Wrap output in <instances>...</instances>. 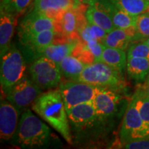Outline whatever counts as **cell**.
I'll return each instance as SVG.
<instances>
[{"mask_svg": "<svg viewBox=\"0 0 149 149\" xmlns=\"http://www.w3.org/2000/svg\"><path fill=\"white\" fill-rule=\"evenodd\" d=\"M85 44L94 55L95 61H102V53H103L105 46L102 43L97 40L89 41V42H85Z\"/></svg>", "mask_w": 149, "mask_h": 149, "instance_id": "f1b7e54d", "label": "cell"}, {"mask_svg": "<svg viewBox=\"0 0 149 149\" xmlns=\"http://www.w3.org/2000/svg\"><path fill=\"white\" fill-rule=\"evenodd\" d=\"M79 14L77 8H70L61 13L56 22V35L70 36L77 32Z\"/></svg>", "mask_w": 149, "mask_h": 149, "instance_id": "ac0fdd59", "label": "cell"}, {"mask_svg": "<svg viewBox=\"0 0 149 149\" xmlns=\"http://www.w3.org/2000/svg\"><path fill=\"white\" fill-rule=\"evenodd\" d=\"M143 88H144V90L146 91V92L147 93L149 97V81H146L144 84V85L143 86Z\"/></svg>", "mask_w": 149, "mask_h": 149, "instance_id": "1f68e13d", "label": "cell"}, {"mask_svg": "<svg viewBox=\"0 0 149 149\" xmlns=\"http://www.w3.org/2000/svg\"><path fill=\"white\" fill-rule=\"evenodd\" d=\"M31 0H11L8 5L5 6L13 13H22L29 5ZM3 5V4H2Z\"/></svg>", "mask_w": 149, "mask_h": 149, "instance_id": "f546056e", "label": "cell"}, {"mask_svg": "<svg viewBox=\"0 0 149 149\" xmlns=\"http://www.w3.org/2000/svg\"><path fill=\"white\" fill-rule=\"evenodd\" d=\"M146 81H149V74H148V77H147V79H146Z\"/></svg>", "mask_w": 149, "mask_h": 149, "instance_id": "8d00e7d4", "label": "cell"}, {"mask_svg": "<svg viewBox=\"0 0 149 149\" xmlns=\"http://www.w3.org/2000/svg\"><path fill=\"white\" fill-rule=\"evenodd\" d=\"M71 55L77 57L86 65L91 64L95 62L94 55H93L90 49L83 41H81V42L79 41V42H77Z\"/></svg>", "mask_w": 149, "mask_h": 149, "instance_id": "484cf974", "label": "cell"}, {"mask_svg": "<svg viewBox=\"0 0 149 149\" xmlns=\"http://www.w3.org/2000/svg\"><path fill=\"white\" fill-rule=\"evenodd\" d=\"M29 70L33 81L42 89L53 88L61 81L62 74L58 65L44 56L36 59Z\"/></svg>", "mask_w": 149, "mask_h": 149, "instance_id": "8992f818", "label": "cell"}, {"mask_svg": "<svg viewBox=\"0 0 149 149\" xmlns=\"http://www.w3.org/2000/svg\"><path fill=\"white\" fill-rule=\"evenodd\" d=\"M16 18L15 14L5 6L0 9V55L2 56L11 46L15 31Z\"/></svg>", "mask_w": 149, "mask_h": 149, "instance_id": "4fadbf2b", "label": "cell"}, {"mask_svg": "<svg viewBox=\"0 0 149 149\" xmlns=\"http://www.w3.org/2000/svg\"><path fill=\"white\" fill-rule=\"evenodd\" d=\"M120 136L122 143L149 138V124L142 120L132 100L123 119Z\"/></svg>", "mask_w": 149, "mask_h": 149, "instance_id": "5b68a950", "label": "cell"}, {"mask_svg": "<svg viewBox=\"0 0 149 149\" xmlns=\"http://www.w3.org/2000/svg\"><path fill=\"white\" fill-rule=\"evenodd\" d=\"M148 13H149V10H148Z\"/></svg>", "mask_w": 149, "mask_h": 149, "instance_id": "74e56055", "label": "cell"}, {"mask_svg": "<svg viewBox=\"0 0 149 149\" xmlns=\"http://www.w3.org/2000/svg\"><path fill=\"white\" fill-rule=\"evenodd\" d=\"M95 1H97V0H81V2L84 3H87V4H90L91 3H92Z\"/></svg>", "mask_w": 149, "mask_h": 149, "instance_id": "836d02e7", "label": "cell"}, {"mask_svg": "<svg viewBox=\"0 0 149 149\" xmlns=\"http://www.w3.org/2000/svg\"><path fill=\"white\" fill-rule=\"evenodd\" d=\"M77 33L81 38V40L84 42H87L91 40H97L102 44L107 34V33L103 29L95 24L89 23L88 20L80 24L77 29Z\"/></svg>", "mask_w": 149, "mask_h": 149, "instance_id": "603a6c76", "label": "cell"}, {"mask_svg": "<svg viewBox=\"0 0 149 149\" xmlns=\"http://www.w3.org/2000/svg\"><path fill=\"white\" fill-rule=\"evenodd\" d=\"M86 17L89 23L101 27L107 33L115 29L113 20L101 0H97L88 5Z\"/></svg>", "mask_w": 149, "mask_h": 149, "instance_id": "9a60e30c", "label": "cell"}, {"mask_svg": "<svg viewBox=\"0 0 149 149\" xmlns=\"http://www.w3.org/2000/svg\"><path fill=\"white\" fill-rule=\"evenodd\" d=\"M75 8L72 0H34L33 10L55 20L61 13Z\"/></svg>", "mask_w": 149, "mask_h": 149, "instance_id": "e0dca14e", "label": "cell"}, {"mask_svg": "<svg viewBox=\"0 0 149 149\" xmlns=\"http://www.w3.org/2000/svg\"><path fill=\"white\" fill-rule=\"evenodd\" d=\"M122 146L128 149H149V138L122 143Z\"/></svg>", "mask_w": 149, "mask_h": 149, "instance_id": "4dcf8cb0", "label": "cell"}, {"mask_svg": "<svg viewBox=\"0 0 149 149\" xmlns=\"http://www.w3.org/2000/svg\"><path fill=\"white\" fill-rule=\"evenodd\" d=\"M26 62L19 50L11 45L9 49L1 56V88L6 93L13 86L24 77Z\"/></svg>", "mask_w": 149, "mask_h": 149, "instance_id": "3957f363", "label": "cell"}, {"mask_svg": "<svg viewBox=\"0 0 149 149\" xmlns=\"http://www.w3.org/2000/svg\"><path fill=\"white\" fill-rule=\"evenodd\" d=\"M101 1L111 15L115 29H126L136 26L137 16L132 15L118 8L110 0H101Z\"/></svg>", "mask_w": 149, "mask_h": 149, "instance_id": "d6986e66", "label": "cell"}, {"mask_svg": "<svg viewBox=\"0 0 149 149\" xmlns=\"http://www.w3.org/2000/svg\"><path fill=\"white\" fill-rule=\"evenodd\" d=\"M120 96L110 87L98 86L93 104L100 118L113 115L116 112Z\"/></svg>", "mask_w": 149, "mask_h": 149, "instance_id": "30bf717a", "label": "cell"}, {"mask_svg": "<svg viewBox=\"0 0 149 149\" xmlns=\"http://www.w3.org/2000/svg\"><path fill=\"white\" fill-rule=\"evenodd\" d=\"M32 109L72 144L69 120L59 89L42 93L33 104Z\"/></svg>", "mask_w": 149, "mask_h": 149, "instance_id": "6da1fadb", "label": "cell"}, {"mask_svg": "<svg viewBox=\"0 0 149 149\" xmlns=\"http://www.w3.org/2000/svg\"><path fill=\"white\" fill-rule=\"evenodd\" d=\"M75 80L95 86L112 88L119 86L122 83L120 72L102 61H95L87 65Z\"/></svg>", "mask_w": 149, "mask_h": 149, "instance_id": "277c9868", "label": "cell"}, {"mask_svg": "<svg viewBox=\"0 0 149 149\" xmlns=\"http://www.w3.org/2000/svg\"><path fill=\"white\" fill-rule=\"evenodd\" d=\"M143 41H144V42L146 43L147 45L149 46V37H148V38H147V39H145V40H144Z\"/></svg>", "mask_w": 149, "mask_h": 149, "instance_id": "d590c367", "label": "cell"}, {"mask_svg": "<svg viewBox=\"0 0 149 149\" xmlns=\"http://www.w3.org/2000/svg\"><path fill=\"white\" fill-rule=\"evenodd\" d=\"M46 30H56V22L45 15L33 10L20 23L19 36L34 35Z\"/></svg>", "mask_w": 149, "mask_h": 149, "instance_id": "9c48e42d", "label": "cell"}, {"mask_svg": "<svg viewBox=\"0 0 149 149\" xmlns=\"http://www.w3.org/2000/svg\"><path fill=\"white\" fill-rule=\"evenodd\" d=\"M102 61L121 73L126 66L127 57L124 50L105 46L102 53Z\"/></svg>", "mask_w": 149, "mask_h": 149, "instance_id": "44dd1931", "label": "cell"}, {"mask_svg": "<svg viewBox=\"0 0 149 149\" xmlns=\"http://www.w3.org/2000/svg\"><path fill=\"white\" fill-rule=\"evenodd\" d=\"M132 100L142 120L149 124V97L143 86L137 89Z\"/></svg>", "mask_w": 149, "mask_h": 149, "instance_id": "d4e9b609", "label": "cell"}, {"mask_svg": "<svg viewBox=\"0 0 149 149\" xmlns=\"http://www.w3.org/2000/svg\"><path fill=\"white\" fill-rule=\"evenodd\" d=\"M72 1H73V3H74V6H75V8H77V7L79 6L82 3V2L81 1V0H72Z\"/></svg>", "mask_w": 149, "mask_h": 149, "instance_id": "d6a6232c", "label": "cell"}, {"mask_svg": "<svg viewBox=\"0 0 149 149\" xmlns=\"http://www.w3.org/2000/svg\"><path fill=\"white\" fill-rule=\"evenodd\" d=\"M8 101L19 109H24L34 103L41 95V88L27 77L22 78L18 82L6 92Z\"/></svg>", "mask_w": 149, "mask_h": 149, "instance_id": "ba28073f", "label": "cell"}, {"mask_svg": "<svg viewBox=\"0 0 149 149\" xmlns=\"http://www.w3.org/2000/svg\"><path fill=\"white\" fill-rule=\"evenodd\" d=\"M86 66V64L72 55L67 56L58 64L61 74L72 80L77 79Z\"/></svg>", "mask_w": 149, "mask_h": 149, "instance_id": "7402d4cb", "label": "cell"}, {"mask_svg": "<svg viewBox=\"0 0 149 149\" xmlns=\"http://www.w3.org/2000/svg\"><path fill=\"white\" fill-rule=\"evenodd\" d=\"M97 88L90 84L72 80L60 84L59 90L67 111L78 104L93 102Z\"/></svg>", "mask_w": 149, "mask_h": 149, "instance_id": "52a82bcc", "label": "cell"}, {"mask_svg": "<svg viewBox=\"0 0 149 149\" xmlns=\"http://www.w3.org/2000/svg\"><path fill=\"white\" fill-rule=\"evenodd\" d=\"M18 109L10 102L1 101L0 105V135L1 138L9 140L15 135L18 128Z\"/></svg>", "mask_w": 149, "mask_h": 149, "instance_id": "8fae6325", "label": "cell"}, {"mask_svg": "<svg viewBox=\"0 0 149 149\" xmlns=\"http://www.w3.org/2000/svg\"><path fill=\"white\" fill-rule=\"evenodd\" d=\"M136 29L140 37L141 40L149 37V13L148 11L143 13L137 16Z\"/></svg>", "mask_w": 149, "mask_h": 149, "instance_id": "4316f807", "label": "cell"}, {"mask_svg": "<svg viewBox=\"0 0 149 149\" xmlns=\"http://www.w3.org/2000/svg\"><path fill=\"white\" fill-rule=\"evenodd\" d=\"M66 113L70 122L80 128L91 126L98 119H100L93 102L74 106L67 110Z\"/></svg>", "mask_w": 149, "mask_h": 149, "instance_id": "7c38bea8", "label": "cell"}, {"mask_svg": "<svg viewBox=\"0 0 149 149\" xmlns=\"http://www.w3.org/2000/svg\"><path fill=\"white\" fill-rule=\"evenodd\" d=\"M141 40L137 33L136 26L126 29H115L108 33L103 41V44L107 47L126 50L133 41Z\"/></svg>", "mask_w": 149, "mask_h": 149, "instance_id": "5bb4252c", "label": "cell"}, {"mask_svg": "<svg viewBox=\"0 0 149 149\" xmlns=\"http://www.w3.org/2000/svg\"><path fill=\"white\" fill-rule=\"evenodd\" d=\"M55 35V31L46 30L34 35L19 36V37L22 44L40 57L42 52L53 44Z\"/></svg>", "mask_w": 149, "mask_h": 149, "instance_id": "2e32d148", "label": "cell"}, {"mask_svg": "<svg viewBox=\"0 0 149 149\" xmlns=\"http://www.w3.org/2000/svg\"><path fill=\"white\" fill-rule=\"evenodd\" d=\"M115 6L132 15L137 16L149 10L148 0H110Z\"/></svg>", "mask_w": 149, "mask_h": 149, "instance_id": "cb8c5ba5", "label": "cell"}, {"mask_svg": "<svg viewBox=\"0 0 149 149\" xmlns=\"http://www.w3.org/2000/svg\"><path fill=\"white\" fill-rule=\"evenodd\" d=\"M130 57H141L149 60V46L144 41L133 44L127 52V58Z\"/></svg>", "mask_w": 149, "mask_h": 149, "instance_id": "83f0119b", "label": "cell"}, {"mask_svg": "<svg viewBox=\"0 0 149 149\" xmlns=\"http://www.w3.org/2000/svg\"><path fill=\"white\" fill-rule=\"evenodd\" d=\"M148 2H149V0H148Z\"/></svg>", "mask_w": 149, "mask_h": 149, "instance_id": "f35d334b", "label": "cell"}, {"mask_svg": "<svg viewBox=\"0 0 149 149\" xmlns=\"http://www.w3.org/2000/svg\"><path fill=\"white\" fill-rule=\"evenodd\" d=\"M15 141L23 148H39L49 142L51 130L31 110L24 112L15 133Z\"/></svg>", "mask_w": 149, "mask_h": 149, "instance_id": "7a4b0ae2", "label": "cell"}, {"mask_svg": "<svg viewBox=\"0 0 149 149\" xmlns=\"http://www.w3.org/2000/svg\"><path fill=\"white\" fill-rule=\"evenodd\" d=\"M126 70L132 79L138 82L144 81L149 74V60L141 57L127 58Z\"/></svg>", "mask_w": 149, "mask_h": 149, "instance_id": "ffe728a7", "label": "cell"}, {"mask_svg": "<svg viewBox=\"0 0 149 149\" xmlns=\"http://www.w3.org/2000/svg\"><path fill=\"white\" fill-rule=\"evenodd\" d=\"M10 1H11V0H2V1H1V4L7 6L10 3Z\"/></svg>", "mask_w": 149, "mask_h": 149, "instance_id": "e575fe53", "label": "cell"}]
</instances>
